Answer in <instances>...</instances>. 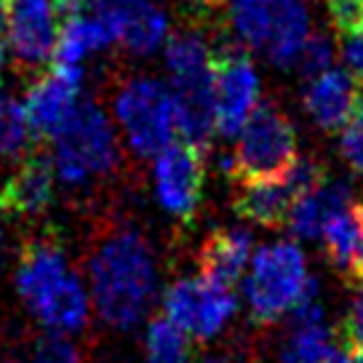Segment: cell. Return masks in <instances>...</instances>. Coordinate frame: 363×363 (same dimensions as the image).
<instances>
[{"label":"cell","mask_w":363,"mask_h":363,"mask_svg":"<svg viewBox=\"0 0 363 363\" xmlns=\"http://www.w3.org/2000/svg\"><path fill=\"white\" fill-rule=\"evenodd\" d=\"M91 299L104 323L134 329L158 294V264L147 238L131 227L110 233L89 262Z\"/></svg>","instance_id":"obj_1"},{"label":"cell","mask_w":363,"mask_h":363,"mask_svg":"<svg viewBox=\"0 0 363 363\" xmlns=\"http://www.w3.org/2000/svg\"><path fill=\"white\" fill-rule=\"evenodd\" d=\"M13 286L24 307L51 334L67 337L86 329L91 315L89 291L54 240L35 238L24 246Z\"/></svg>","instance_id":"obj_2"},{"label":"cell","mask_w":363,"mask_h":363,"mask_svg":"<svg viewBox=\"0 0 363 363\" xmlns=\"http://www.w3.org/2000/svg\"><path fill=\"white\" fill-rule=\"evenodd\" d=\"M166 67L182 139L203 150L216 131L214 51L198 33L171 35L166 40Z\"/></svg>","instance_id":"obj_3"},{"label":"cell","mask_w":363,"mask_h":363,"mask_svg":"<svg viewBox=\"0 0 363 363\" xmlns=\"http://www.w3.org/2000/svg\"><path fill=\"white\" fill-rule=\"evenodd\" d=\"M313 284L315 281L307 272L305 254L296 243L278 240L262 246L259 251H254L249 275L243 281L251 318L270 323L284 318L286 313H294Z\"/></svg>","instance_id":"obj_4"},{"label":"cell","mask_w":363,"mask_h":363,"mask_svg":"<svg viewBox=\"0 0 363 363\" xmlns=\"http://www.w3.org/2000/svg\"><path fill=\"white\" fill-rule=\"evenodd\" d=\"M54 169L69 187L102 179L118 163V142L110 118L96 102H78L54 136Z\"/></svg>","instance_id":"obj_5"},{"label":"cell","mask_w":363,"mask_h":363,"mask_svg":"<svg viewBox=\"0 0 363 363\" xmlns=\"http://www.w3.org/2000/svg\"><path fill=\"white\" fill-rule=\"evenodd\" d=\"M230 19L240 40L278 67H296L313 35L305 0H230Z\"/></svg>","instance_id":"obj_6"},{"label":"cell","mask_w":363,"mask_h":363,"mask_svg":"<svg viewBox=\"0 0 363 363\" xmlns=\"http://www.w3.org/2000/svg\"><path fill=\"white\" fill-rule=\"evenodd\" d=\"M296 163V131L291 121L272 102H259L235 136V152L225 160V171L235 179L259 182L284 177Z\"/></svg>","instance_id":"obj_7"},{"label":"cell","mask_w":363,"mask_h":363,"mask_svg":"<svg viewBox=\"0 0 363 363\" xmlns=\"http://www.w3.org/2000/svg\"><path fill=\"white\" fill-rule=\"evenodd\" d=\"M115 115L128 147L142 158H158L179 134L174 94L155 78H131L123 83L115 99Z\"/></svg>","instance_id":"obj_8"},{"label":"cell","mask_w":363,"mask_h":363,"mask_svg":"<svg viewBox=\"0 0 363 363\" xmlns=\"http://www.w3.org/2000/svg\"><path fill=\"white\" fill-rule=\"evenodd\" d=\"M235 307L238 299L233 294V286L222 284L206 272L179 278L163 299L166 318L184 337L198 342L214 340L230 323V318L235 315Z\"/></svg>","instance_id":"obj_9"},{"label":"cell","mask_w":363,"mask_h":363,"mask_svg":"<svg viewBox=\"0 0 363 363\" xmlns=\"http://www.w3.org/2000/svg\"><path fill=\"white\" fill-rule=\"evenodd\" d=\"M323 179H326V171L315 160H296L284 177L246 182L235 201L238 214L262 227L284 225L289 222L296 198L310 193Z\"/></svg>","instance_id":"obj_10"},{"label":"cell","mask_w":363,"mask_h":363,"mask_svg":"<svg viewBox=\"0 0 363 363\" xmlns=\"http://www.w3.org/2000/svg\"><path fill=\"white\" fill-rule=\"evenodd\" d=\"M259 107V75L240 48L227 45L214 54V118L222 136H238L249 115Z\"/></svg>","instance_id":"obj_11"},{"label":"cell","mask_w":363,"mask_h":363,"mask_svg":"<svg viewBox=\"0 0 363 363\" xmlns=\"http://www.w3.org/2000/svg\"><path fill=\"white\" fill-rule=\"evenodd\" d=\"M203 177L206 163L201 147L179 142L163 150L152 169L155 198L163 206V211L177 219H190L203 193Z\"/></svg>","instance_id":"obj_12"},{"label":"cell","mask_w":363,"mask_h":363,"mask_svg":"<svg viewBox=\"0 0 363 363\" xmlns=\"http://www.w3.org/2000/svg\"><path fill=\"white\" fill-rule=\"evenodd\" d=\"M57 0H9V43L22 67H40L59 40Z\"/></svg>","instance_id":"obj_13"},{"label":"cell","mask_w":363,"mask_h":363,"mask_svg":"<svg viewBox=\"0 0 363 363\" xmlns=\"http://www.w3.org/2000/svg\"><path fill=\"white\" fill-rule=\"evenodd\" d=\"M94 11L131 54H152L169 35V19L155 0H96Z\"/></svg>","instance_id":"obj_14"},{"label":"cell","mask_w":363,"mask_h":363,"mask_svg":"<svg viewBox=\"0 0 363 363\" xmlns=\"http://www.w3.org/2000/svg\"><path fill=\"white\" fill-rule=\"evenodd\" d=\"M54 158L33 150L0 187V211L6 216H40L54 201Z\"/></svg>","instance_id":"obj_15"},{"label":"cell","mask_w":363,"mask_h":363,"mask_svg":"<svg viewBox=\"0 0 363 363\" xmlns=\"http://www.w3.org/2000/svg\"><path fill=\"white\" fill-rule=\"evenodd\" d=\"M80 83L69 80L59 72H48L30 86L24 96V115L33 136H54L62 131V125L69 121V115L78 107Z\"/></svg>","instance_id":"obj_16"},{"label":"cell","mask_w":363,"mask_h":363,"mask_svg":"<svg viewBox=\"0 0 363 363\" xmlns=\"http://www.w3.org/2000/svg\"><path fill=\"white\" fill-rule=\"evenodd\" d=\"M361 96V83L352 78L350 69L331 67L323 75L310 78L305 91V110L315 125H320L323 131H334L345 128Z\"/></svg>","instance_id":"obj_17"},{"label":"cell","mask_w":363,"mask_h":363,"mask_svg":"<svg viewBox=\"0 0 363 363\" xmlns=\"http://www.w3.org/2000/svg\"><path fill=\"white\" fill-rule=\"evenodd\" d=\"M110 43H113V33L99 13H72L65 22V27L59 30L57 48L51 57L54 72L80 83L83 80V59L94 51H102L104 45Z\"/></svg>","instance_id":"obj_18"},{"label":"cell","mask_w":363,"mask_h":363,"mask_svg":"<svg viewBox=\"0 0 363 363\" xmlns=\"http://www.w3.org/2000/svg\"><path fill=\"white\" fill-rule=\"evenodd\" d=\"M352 206V190L350 184L337 179H323L310 193L296 198L294 208L289 214V227L296 238L315 240L320 238L323 227L329 225V219L350 208Z\"/></svg>","instance_id":"obj_19"},{"label":"cell","mask_w":363,"mask_h":363,"mask_svg":"<svg viewBox=\"0 0 363 363\" xmlns=\"http://www.w3.org/2000/svg\"><path fill=\"white\" fill-rule=\"evenodd\" d=\"M254 257V238L243 227H222L214 230L201 246V272L211 275L222 284L233 286Z\"/></svg>","instance_id":"obj_20"},{"label":"cell","mask_w":363,"mask_h":363,"mask_svg":"<svg viewBox=\"0 0 363 363\" xmlns=\"http://www.w3.org/2000/svg\"><path fill=\"white\" fill-rule=\"evenodd\" d=\"M323 249L329 262L347 278H363V208L352 203L340 214L329 219V225L320 233Z\"/></svg>","instance_id":"obj_21"},{"label":"cell","mask_w":363,"mask_h":363,"mask_svg":"<svg viewBox=\"0 0 363 363\" xmlns=\"http://www.w3.org/2000/svg\"><path fill=\"white\" fill-rule=\"evenodd\" d=\"M145 363H190V342L169 318L150 323L145 334Z\"/></svg>","instance_id":"obj_22"},{"label":"cell","mask_w":363,"mask_h":363,"mask_svg":"<svg viewBox=\"0 0 363 363\" xmlns=\"http://www.w3.org/2000/svg\"><path fill=\"white\" fill-rule=\"evenodd\" d=\"M27 115L24 104L16 102L6 89H0V158H19L27 147Z\"/></svg>","instance_id":"obj_23"},{"label":"cell","mask_w":363,"mask_h":363,"mask_svg":"<svg viewBox=\"0 0 363 363\" xmlns=\"http://www.w3.org/2000/svg\"><path fill=\"white\" fill-rule=\"evenodd\" d=\"M331 62H334V45L326 35L313 33L307 38L302 54L296 59V67L302 69L305 75L315 78V75H323L326 69H331Z\"/></svg>","instance_id":"obj_24"},{"label":"cell","mask_w":363,"mask_h":363,"mask_svg":"<svg viewBox=\"0 0 363 363\" xmlns=\"http://www.w3.org/2000/svg\"><path fill=\"white\" fill-rule=\"evenodd\" d=\"M340 150H342V158L350 163V169L363 174V96L361 102H358V107H355V113L350 115V121L342 128Z\"/></svg>","instance_id":"obj_25"},{"label":"cell","mask_w":363,"mask_h":363,"mask_svg":"<svg viewBox=\"0 0 363 363\" xmlns=\"http://www.w3.org/2000/svg\"><path fill=\"white\" fill-rule=\"evenodd\" d=\"M33 363H83V355L67 337L48 334L45 340L35 345Z\"/></svg>","instance_id":"obj_26"},{"label":"cell","mask_w":363,"mask_h":363,"mask_svg":"<svg viewBox=\"0 0 363 363\" xmlns=\"http://www.w3.org/2000/svg\"><path fill=\"white\" fill-rule=\"evenodd\" d=\"M342 331H345V340L350 345V350L363 352V278L355 281V289H352L350 307H347Z\"/></svg>","instance_id":"obj_27"},{"label":"cell","mask_w":363,"mask_h":363,"mask_svg":"<svg viewBox=\"0 0 363 363\" xmlns=\"http://www.w3.org/2000/svg\"><path fill=\"white\" fill-rule=\"evenodd\" d=\"M342 57L352 72V78L363 86V22L342 33Z\"/></svg>","instance_id":"obj_28"},{"label":"cell","mask_w":363,"mask_h":363,"mask_svg":"<svg viewBox=\"0 0 363 363\" xmlns=\"http://www.w3.org/2000/svg\"><path fill=\"white\" fill-rule=\"evenodd\" d=\"M331 13L337 19V27L342 33L355 27L358 22H363V0H329Z\"/></svg>","instance_id":"obj_29"},{"label":"cell","mask_w":363,"mask_h":363,"mask_svg":"<svg viewBox=\"0 0 363 363\" xmlns=\"http://www.w3.org/2000/svg\"><path fill=\"white\" fill-rule=\"evenodd\" d=\"M190 11H211L219 0H182Z\"/></svg>","instance_id":"obj_30"},{"label":"cell","mask_w":363,"mask_h":363,"mask_svg":"<svg viewBox=\"0 0 363 363\" xmlns=\"http://www.w3.org/2000/svg\"><path fill=\"white\" fill-rule=\"evenodd\" d=\"M318 363H352V355H347V352L340 350V347H334L323 361H318Z\"/></svg>","instance_id":"obj_31"},{"label":"cell","mask_w":363,"mask_h":363,"mask_svg":"<svg viewBox=\"0 0 363 363\" xmlns=\"http://www.w3.org/2000/svg\"><path fill=\"white\" fill-rule=\"evenodd\" d=\"M83 0H57V6H59V11L65 9V11H75Z\"/></svg>","instance_id":"obj_32"},{"label":"cell","mask_w":363,"mask_h":363,"mask_svg":"<svg viewBox=\"0 0 363 363\" xmlns=\"http://www.w3.org/2000/svg\"><path fill=\"white\" fill-rule=\"evenodd\" d=\"M9 22V0H0V30Z\"/></svg>","instance_id":"obj_33"},{"label":"cell","mask_w":363,"mask_h":363,"mask_svg":"<svg viewBox=\"0 0 363 363\" xmlns=\"http://www.w3.org/2000/svg\"><path fill=\"white\" fill-rule=\"evenodd\" d=\"M3 214V211H0ZM6 254V233H3V225H0V257Z\"/></svg>","instance_id":"obj_34"},{"label":"cell","mask_w":363,"mask_h":363,"mask_svg":"<svg viewBox=\"0 0 363 363\" xmlns=\"http://www.w3.org/2000/svg\"><path fill=\"white\" fill-rule=\"evenodd\" d=\"M203 363H230L227 358H222V355H211V358H206Z\"/></svg>","instance_id":"obj_35"},{"label":"cell","mask_w":363,"mask_h":363,"mask_svg":"<svg viewBox=\"0 0 363 363\" xmlns=\"http://www.w3.org/2000/svg\"><path fill=\"white\" fill-rule=\"evenodd\" d=\"M352 363H363V352H352Z\"/></svg>","instance_id":"obj_36"},{"label":"cell","mask_w":363,"mask_h":363,"mask_svg":"<svg viewBox=\"0 0 363 363\" xmlns=\"http://www.w3.org/2000/svg\"><path fill=\"white\" fill-rule=\"evenodd\" d=\"M3 59H6V48H3V43H0V69H3Z\"/></svg>","instance_id":"obj_37"},{"label":"cell","mask_w":363,"mask_h":363,"mask_svg":"<svg viewBox=\"0 0 363 363\" xmlns=\"http://www.w3.org/2000/svg\"><path fill=\"white\" fill-rule=\"evenodd\" d=\"M3 363H16V361H3Z\"/></svg>","instance_id":"obj_38"},{"label":"cell","mask_w":363,"mask_h":363,"mask_svg":"<svg viewBox=\"0 0 363 363\" xmlns=\"http://www.w3.org/2000/svg\"><path fill=\"white\" fill-rule=\"evenodd\" d=\"M361 208H363V203H361Z\"/></svg>","instance_id":"obj_39"}]
</instances>
